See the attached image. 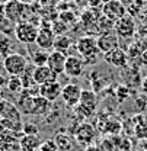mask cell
Segmentation results:
<instances>
[{
    "mask_svg": "<svg viewBox=\"0 0 147 151\" xmlns=\"http://www.w3.org/2000/svg\"><path fill=\"white\" fill-rule=\"evenodd\" d=\"M76 50L79 52V55L83 58L86 65H93L98 63V57H99V47H98V38L93 35H83L77 39L76 44Z\"/></svg>",
    "mask_w": 147,
    "mask_h": 151,
    "instance_id": "6da1fadb",
    "label": "cell"
},
{
    "mask_svg": "<svg viewBox=\"0 0 147 151\" xmlns=\"http://www.w3.org/2000/svg\"><path fill=\"white\" fill-rule=\"evenodd\" d=\"M3 68L9 77H20L28 70V60L19 52H12L3 60Z\"/></svg>",
    "mask_w": 147,
    "mask_h": 151,
    "instance_id": "7a4b0ae2",
    "label": "cell"
},
{
    "mask_svg": "<svg viewBox=\"0 0 147 151\" xmlns=\"http://www.w3.org/2000/svg\"><path fill=\"white\" fill-rule=\"evenodd\" d=\"M4 13L10 22H13L15 25H18L20 22H26L29 20V6L20 0H10L4 4Z\"/></svg>",
    "mask_w": 147,
    "mask_h": 151,
    "instance_id": "3957f363",
    "label": "cell"
},
{
    "mask_svg": "<svg viewBox=\"0 0 147 151\" xmlns=\"http://www.w3.org/2000/svg\"><path fill=\"white\" fill-rule=\"evenodd\" d=\"M39 32V28L37 26V23L26 20V22H20L15 26V37L20 44L25 45H32L37 42V37Z\"/></svg>",
    "mask_w": 147,
    "mask_h": 151,
    "instance_id": "277c9868",
    "label": "cell"
},
{
    "mask_svg": "<svg viewBox=\"0 0 147 151\" xmlns=\"http://www.w3.org/2000/svg\"><path fill=\"white\" fill-rule=\"evenodd\" d=\"M98 108V96L93 90H82V97L79 105L74 108L76 113L80 118H88L92 116L93 113L96 112Z\"/></svg>",
    "mask_w": 147,
    "mask_h": 151,
    "instance_id": "5b68a950",
    "label": "cell"
},
{
    "mask_svg": "<svg viewBox=\"0 0 147 151\" xmlns=\"http://www.w3.org/2000/svg\"><path fill=\"white\" fill-rule=\"evenodd\" d=\"M102 15L115 23L127 15V7L121 0H109L108 3L102 4Z\"/></svg>",
    "mask_w": 147,
    "mask_h": 151,
    "instance_id": "8992f818",
    "label": "cell"
},
{
    "mask_svg": "<svg viewBox=\"0 0 147 151\" xmlns=\"http://www.w3.org/2000/svg\"><path fill=\"white\" fill-rule=\"evenodd\" d=\"M55 38L57 35L54 34L53 28L48 26V25H42L39 28V32H38V37H37V47L44 50V51H51L54 48V42H55Z\"/></svg>",
    "mask_w": 147,
    "mask_h": 151,
    "instance_id": "52a82bcc",
    "label": "cell"
},
{
    "mask_svg": "<svg viewBox=\"0 0 147 151\" xmlns=\"http://www.w3.org/2000/svg\"><path fill=\"white\" fill-rule=\"evenodd\" d=\"M135 29H137V25H135V20L131 15H125L124 18L117 20L114 25V32L119 38L133 37L135 34Z\"/></svg>",
    "mask_w": 147,
    "mask_h": 151,
    "instance_id": "ba28073f",
    "label": "cell"
},
{
    "mask_svg": "<svg viewBox=\"0 0 147 151\" xmlns=\"http://www.w3.org/2000/svg\"><path fill=\"white\" fill-rule=\"evenodd\" d=\"M85 61L80 55H67L66 65H64V74L70 78H77L85 73Z\"/></svg>",
    "mask_w": 147,
    "mask_h": 151,
    "instance_id": "9c48e42d",
    "label": "cell"
},
{
    "mask_svg": "<svg viewBox=\"0 0 147 151\" xmlns=\"http://www.w3.org/2000/svg\"><path fill=\"white\" fill-rule=\"evenodd\" d=\"M95 135H96L95 128H93L91 124H88V122H82V124L76 128V131H74L76 141H77L80 145H85V147L92 145L93 139H95Z\"/></svg>",
    "mask_w": 147,
    "mask_h": 151,
    "instance_id": "30bf717a",
    "label": "cell"
},
{
    "mask_svg": "<svg viewBox=\"0 0 147 151\" xmlns=\"http://www.w3.org/2000/svg\"><path fill=\"white\" fill-rule=\"evenodd\" d=\"M82 90L77 84H66L61 90V99L63 102L69 106V108H76L80 102V97H82Z\"/></svg>",
    "mask_w": 147,
    "mask_h": 151,
    "instance_id": "8fae6325",
    "label": "cell"
},
{
    "mask_svg": "<svg viewBox=\"0 0 147 151\" xmlns=\"http://www.w3.org/2000/svg\"><path fill=\"white\" fill-rule=\"evenodd\" d=\"M98 47L102 54H106L115 48H119V37L114 31L101 34L98 35Z\"/></svg>",
    "mask_w": 147,
    "mask_h": 151,
    "instance_id": "7c38bea8",
    "label": "cell"
},
{
    "mask_svg": "<svg viewBox=\"0 0 147 151\" xmlns=\"http://www.w3.org/2000/svg\"><path fill=\"white\" fill-rule=\"evenodd\" d=\"M34 81L37 86H42L51 81H57V77L54 71L50 70L48 65H41V67H34Z\"/></svg>",
    "mask_w": 147,
    "mask_h": 151,
    "instance_id": "4fadbf2b",
    "label": "cell"
},
{
    "mask_svg": "<svg viewBox=\"0 0 147 151\" xmlns=\"http://www.w3.org/2000/svg\"><path fill=\"white\" fill-rule=\"evenodd\" d=\"M104 58H105V61H106L108 64H111L112 67H115V68H124V67L127 65L128 55H127V52H125L124 50L115 48V50H112L109 52L104 54Z\"/></svg>",
    "mask_w": 147,
    "mask_h": 151,
    "instance_id": "5bb4252c",
    "label": "cell"
},
{
    "mask_svg": "<svg viewBox=\"0 0 147 151\" xmlns=\"http://www.w3.org/2000/svg\"><path fill=\"white\" fill-rule=\"evenodd\" d=\"M61 90H63V86L58 83V80L39 86V94L51 103L55 102L58 97H61Z\"/></svg>",
    "mask_w": 147,
    "mask_h": 151,
    "instance_id": "9a60e30c",
    "label": "cell"
},
{
    "mask_svg": "<svg viewBox=\"0 0 147 151\" xmlns=\"http://www.w3.org/2000/svg\"><path fill=\"white\" fill-rule=\"evenodd\" d=\"M66 60H67V55H66V54L58 52V51H53V52H50L48 61H47V65L50 67L51 71H54L57 76H60V74L64 73Z\"/></svg>",
    "mask_w": 147,
    "mask_h": 151,
    "instance_id": "2e32d148",
    "label": "cell"
},
{
    "mask_svg": "<svg viewBox=\"0 0 147 151\" xmlns=\"http://www.w3.org/2000/svg\"><path fill=\"white\" fill-rule=\"evenodd\" d=\"M42 141L39 135H22L19 139L20 151H39Z\"/></svg>",
    "mask_w": 147,
    "mask_h": 151,
    "instance_id": "e0dca14e",
    "label": "cell"
},
{
    "mask_svg": "<svg viewBox=\"0 0 147 151\" xmlns=\"http://www.w3.org/2000/svg\"><path fill=\"white\" fill-rule=\"evenodd\" d=\"M51 111V102H48L45 97H42L41 94H37L34 97V111L32 115L37 116H44Z\"/></svg>",
    "mask_w": 147,
    "mask_h": 151,
    "instance_id": "ac0fdd59",
    "label": "cell"
},
{
    "mask_svg": "<svg viewBox=\"0 0 147 151\" xmlns=\"http://www.w3.org/2000/svg\"><path fill=\"white\" fill-rule=\"evenodd\" d=\"M54 144L58 151H72L73 148V139L69 134L66 132H58L54 137Z\"/></svg>",
    "mask_w": 147,
    "mask_h": 151,
    "instance_id": "d6986e66",
    "label": "cell"
},
{
    "mask_svg": "<svg viewBox=\"0 0 147 151\" xmlns=\"http://www.w3.org/2000/svg\"><path fill=\"white\" fill-rule=\"evenodd\" d=\"M15 23L10 22L4 13V4H0V32L6 37L15 34Z\"/></svg>",
    "mask_w": 147,
    "mask_h": 151,
    "instance_id": "ffe728a7",
    "label": "cell"
},
{
    "mask_svg": "<svg viewBox=\"0 0 147 151\" xmlns=\"http://www.w3.org/2000/svg\"><path fill=\"white\" fill-rule=\"evenodd\" d=\"M48 57H50V52L48 51H44L41 48H38L35 51H31L29 54V58L32 61V64L35 67H41V65H47V61H48Z\"/></svg>",
    "mask_w": 147,
    "mask_h": 151,
    "instance_id": "44dd1931",
    "label": "cell"
},
{
    "mask_svg": "<svg viewBox=\"0 0 147 151\" xmlns=\"http://www.w3.org/2000/svg\"><path fill=\"white\" fill-rule=\"evenodd\" d=\"M72 44H73V41H72V38L69 37V35H60V37L55 38L54 48H53V50L66 54V52L72 48Z\"/></svg>",
    "mask_w": 147,
    "mask_h": 151,
    "instance_id": "7402d4cb",
    "label": "cell"
},
{
    "mask_svg": "<svg viewBox=\"0 0 147 151\" xmlns=\"http://www.w3.org/2000/svg\"><path fill=\"white\" fill-rule=\"evenodd\" d=\"M6 87L12 94H18L19 96L23 92V83H22L20 77H9L7 83H6Z\"/></svg>",
    "mask_w": 147,
    "mask_h": 151,
    "instance_id": "603a6c76",
    "label": "cell"
},
{
    "mask_svg": "<svg viewBox=\"0 0 147 151\" xmlns=\"http://www.w3.org/2000/svg\"><path fill=\"white\" fill-rule=\"evenodd\" d=\"M10 54H12V41L9 37L3 35V37H0V60L3 61Z\"/></svg>",
    "mask_w": 147,
    "mask_h": 151,
    "instance_id": "cb8c5ba5",
    "label": "cell"
},
{
    "mask_svg": "<svg viewBox=\"0 0 147 151\" xmlns=\"http://www.w3.org/2000/svg\"><path fill=\"white\" fill-rule=\"evenodd\" d=\"M53 31H54V34L57 37H60V35H66V32L69 31V26L64 23V22H61V20H54V23H53Z\"/></svg>",
    "mask_w": 147,
    "mask_h": 151,
    "instance_id": "d4e9b609",
    "label": "cell"
},
{
    "mask_svg": "<svg viewBox=\"0 0 147 151\" xmlns=\"http://www.w3.org/2000/svg\"><path fill=\"white\" fill-rule=\"evenodd\" d=\"M22 134L23 135H38V127L34 124H23Z\"/></svg>",
    "mask_w": 147,
    "mask_h": 151,
    "instance_id": "484cf974",
    "label": "cell"
},
{
    "mask_svg": "<svg viewBox=\"0 0 147 151\" xmlns=\"http://www.w3.org/2000/svg\"><path fill=\"white\" fill-rule=\"evenodd\" d=\"M60 20H61V22H64V23L69 26V25H72L74 20H76V18H74L73 12H63V13L60 15Z\"/></svg>",
    "mask_w": 147,
    "mask_h": 151,
    "instance_id": "4316f807",
    "label": "cell"
},
{
    "mask_svg": "<svg viewBox=\"0 0 147 151\" xmlns=\"http://www.w3.org/2000/svg\"><path fill=\"white\" fill-rule=\"evenodd\" d=\"M121 129V124H118V122H108L106 125H105V131L106 132H111V134H118Z\"/></svg>",
    "mask_w": 147,
    "mask_h": 151,
    "instance_id": "83f0119b",
    "label": "cell"
},
{
    "mask_svg": "<svg viewBox=\"0 0 147 151\" xmlns=\"http://www.w3.org/2000/svg\"><path fill=\"white\" fill-rule=\"evenodd\" d=\"M39 151H58V150L55 147L54 141L53 139H48V141H42V145H41Z\"/></svg>",
    "mask_w": 147,
    "mask_h": 151,
    "instance_id": "f1b7e54d",
    "label": "cell"
},
{
    "mask_svg": "<svg viewBox=\"0 0 147 151\" xmlns=\"http://www.w3.org/2000/svg\"><path fill=\"white\" fill-rule=\"evenodd\" d=\"M130 90L125 87V86H119L118 87V90H117V96H118V99L122 102V100H125V97H128L130 96Z\"/></svg>",
    "mask_w": 147,
    "mask_h": 151,
    "instance_id": "f546056e",
    "label": "cell"
},
{
    "mask_svg": "<svg viewBox=\"0 0 147 151\" xmlns=\"http://www.w3.org/2000/svg\"><path fill=\"white\" fill-rule=\"evenodd\" d=\"M86 3H88V6L91 7V9H95V7H98V6H102L104 3H102V0H86Z\"/></svg>",
    "mask_w": 147,
    "mask_h": 151,
    "instance_id": "4dcf8cb0",
    "label": "cell"
},
{
    "mask_svg": "<svg viewBox=\"0 0 147 151\" xmlns=\"http://www.w3.org/2000/svg\"><path fill=\"white\" fill-rule=\"evenodd\" d=\"M7 103H9V102H7L4 97H1V99H0V116L3 115V112H4V111H6V108H7Z\"/></svg>",
    "mask_w": 147,
    "mask_h": 151,
    "instance_id": "1f68e13d",
    "label": "cell"
},
{
    "mask_svg": "<svg viewBox=\"0 0 147 151\" xmlns=\"http://www.w3.org/2000/svg\"><path fill=\"white\" fill-rule=\"evenodd\" d=\"M6 83H7V78L0 73V89H1L3 86H6Z\"/></svg>",
    "mask_w": 147,
    "mask_h": 151,
    "instance_id": "d6a6232c",
    "label": "cell"
},
{
    "mask_svg": "<svg viewBox=\"0 0 147 151\" xmlns=\"http://www.w3.org/2000/svg\"><path fill=\"white\" fill-rule=\"evenodd\" d=\"M141 87H143V92L147 94V77L143 80V83H141Z\"/></svg>",
    "mask_w": 147,
    "mask_h": 151,
    "instance_id": "836d02e7",
    "label": "cell"
},
{
    "mask_svg": "<svg viewBox=\"0 0 147 151\" xmlns=\"http://www.w3.org/2000/svg\"><path fill=\"white\" fill-rule=\"evenodd\" d=\"M86 151H101L98 147H95V145H89V147H86Z\"/></svg>",
    "mask_w": 147,
    "mask_h": 151,
    "instance_id": "e575fe53",
    "label": "cell"
},
{
    "mask_svg": "<svg viewBox=\"0 0 147 151\" xmlns=\"http://www.w3.org/2000/svg\"><path fill=\"white\" fill-rule=\"evenodd\" d=\"M7 1H10V0H0V4H6Z\"/></svg>",
    "mask_w": 147,
    "mask_h": 151,
    "instance_id": "d590c367",
    "label": "cell"
},
{
    "mask_svg": "<svg viewBox=\"0 0 147 151\" xmlns=\"http://www.w3.org/2000/svg\"><path fill=\"white\" fill-rule=\"evenodd\" d=\"M3 97V93H1V89H0V99Z\"/></svg>",
    "mask_w": 147,
    "mask_h": 151,
    "instance_id": "8d00e7d4",
    "label": "cell"
},
{
    "mask_svg": "<svg viewBox=\"0 0 147 151\" xmlns=\"http://www.w3.org/2000/svg\"><path fill=\"white\" fill-rule=\"evenodd\" d=\"M108 1H109V0H102V3H108Z\"/></svg>",
    "mask_w": 147,
    "mask_h": 151,
    "instance_id": "74e56055",
    "label": "cell"
}]
</instances>
